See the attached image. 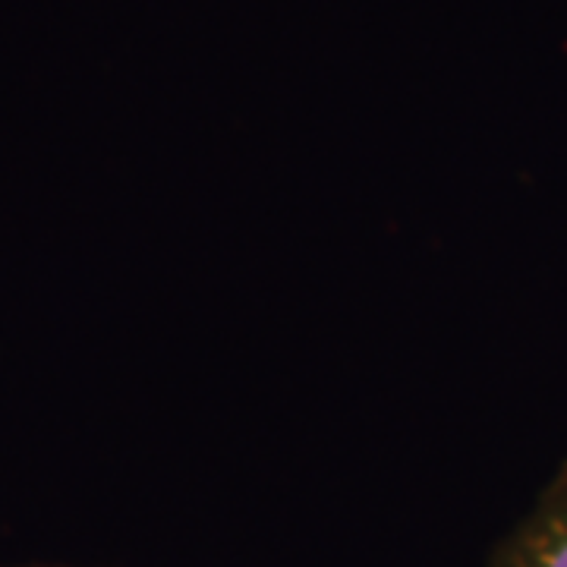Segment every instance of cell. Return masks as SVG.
<instances>
[{
    "mask_svg": "<svg viewBox=\"0 0 567 567\" xmlns=\"http://www.w3.org/2000/svg\"><path fill=\"white\" fill-rule=\"evenodd\" d=\"M486 567H567V461L495 546Z\"/></svg>",
    "mask_w": 567,
    "mask_h": 567,
    "instance_id": "obj_1",
    "label": "cell"
}]
</instances>
